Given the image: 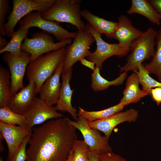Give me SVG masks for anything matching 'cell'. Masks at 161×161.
I'll return each instance as SVG.
<instances>
[{"instance_id":"obj_1","label":"cell","mask_w":161,"mask_h":161,"mask_svg":"<svg viewBox=\"0 0 161 161\" xmlns=\"http://www.w3.org/2000/svg\"><path fill=\"white\" fill-rule=\"evenodd\" d=\"M76 130L66 117L33 128L27 149V161H66L77 140Z\"/></svg>"},{"instance_id":"obj_2","label":"cell","mask_w":161,"mask_h":161,"mask_svg":"<svg viewBox=\"0 0 161 161\" xmlns=\"http://www.w3.org/2000/svg\"><path fill=\"white\" fill-rule=\"evenodd\" d=\"M66 48H62L43 55L30 62L27 68V77L29 82L36 85L37 93L44 82L54 74L64 60Z\"/></svg>"},{"instance_id":"obj_3","label":"cell","mask_w":161,"mask_h":161,"mask_svg":"<svg viewBox=\"0 0 161 161\" xmlns=\"http://www.w3.org/2000/svg\"><path fill=\"white\" fill-rule=\"evenodd\" d=\"M157 32L149 27L139 38L134 40L130 48L131 52L126 59V63L120 67V73L130 71L137 72L139 66L145 60L153 56L155 49L156 37Z\"/></svg>"},{"instance_id":"obj_4","label":"cell","mask_w":161,"mask_h":161,"mask_svg":"<svg viewBox=\"0 0 161 161\" xmlns=\"http://www.w3.org/2000/svg\"><path fill=\"white\" fill-rule=\"evenodd\" d=\"M81 1L56 0L47 10L41 13L43 18L57 23H69L78 30H85L86 24L81 18Z\"/></svg>"},{"instance_id":"obj_5","label":"cell","mask_w":161,"mask_h":161,"mask_svg":"<svg viewBox=\"0 0 161 161\" xmlns=\"http://www.w3.org/2000/svg\"><path fill=\"white\" fill-rule=\"evenodd\" d=\"M56 0H13L11 12L5 23L4 30L5 35L9 38L14 32L17 24L24 17L33 11L40 13L48 10Z\"/></svg>"},{"instance_id":"obj_6","label":"cell","mask_w":161,"mask_h":161,"mask_svg":"<svg viewBox=\"0 0 161 161\" xmlns=\"http://www.w3.org/2000/svg\"><path fill=\"white\" fill-rule=\"evenodd\" d=\"M72 42V39L69 38L55 43L53 38L48 33L38 32L34 33L32 38L27 37L25 38L21 48L22 51L30 54L31 62L40 56L64 47Z\"/></svg>"},{"instance_id":"obj_7","label":"cell","mask_w":161,"mask_h":161,"mask_svg":"<svg viewBox=\"0 0 161 161\" xmlns=\"http://www.w3.org/2000/svg\"><path fill=\"white\" fill-rule=\"evenodd\" d=\"M94 42L95 39L90 32L86 29L78 30L73 41L66 48L62 72L72 69L78 61L89 55L90 47Z\"/></svg>"},{"instance_id":"obj_8","label":"cell","mask_w":161,"mask_h":161,"mask_svg":"<svg viewBox=\"0 0 161 161\" xmlns=\"http://www.w3.org/2000/svg\"><path fill=\"white\" fill-rule=\"evenodd\" d=\"M66 120L70 125L81 133L90 152L98 155L112 151V148L109 143V138L102 136L99 131L91 128L86 120L80 117H78L76 121L72 120L67 117Z\"/></svg>"},{"instance_id":"obj_9","label":"cell","mask_w":161,"mask_h":161,"mask_svg":"<svg viewBox=\"0 0 161 161\" xmlns=\"http://www.w3.org/2000/svg\"><path fill=\"white\" fill-rule=\"evenodd\" d=\"M86 30L94 36L97 47L95 51L87 57V60L93 62L101 71L103 62L109 58L116 56L122 57L127 55L130 49L123 48L117 44H110L104 41L102 34L96 31L88 23L86 24Z\"/></svg>"},{"instance_id":"obj_10","label":"cell","mask_w":161,"mask_h":161,"mask_svg":"<svg viewBox=\"0 0 161 161\" xmlns=\"http://www.w3.org/2000/svg\"><path fill=\"white\" fill-rule=\"evenodd\" d=\"M20 26H27L30 28L36 27L44 32L52 34L59 41L69 38L74 39L77 32H69L55 21L48 20L41 16L39 12H32L19 22Z\"/></svg>"},{"instance_id":"obj_11","label":"cell","mask_w":161,"mask_h":161,"mask_svg":"<svg viewBox=\"0 0 161 161\" xmlns=\"http://www.w3.org/2000/svg\"><path fill=\"white\" fill-rule=\"evenodd\" d=\"M3 58L10 71L12 96L24 87L23 78L28 64L30 62V55L24 51L20 55L6 52Z\"/></svg>"},{"instance_id":"obj_12","label":"cell","mask_w":161,"mask_h":161,"mask_svg":"<svg viewBox=\"0 0 161 161\" xmlns=\"http://www.w3.org/2000/svg\"><path fill=\"white\" fill-rule=\"evenodd\" d=\"M25 121L24 127L32 132L35 125L43 123L50 120L63 117L53 106L47 105L39 98H36L29 111L24 115Z\"/></svg>"},{"instance_id":"obj_13","label":"cell","mask_w":161,"mask_h":161,"mask_svg":"<svg viewBox=\"0 0 161 161\" xmlns=\"http://www.w3.org/2000/svg\"><path fill=\"white\" fill-rule=\"evenodd\" d=\"M138 117V111L131 108L103 119L88 122L91 128L102 131L109 139L113 130L116 126L126 122H135Z\"/></svg>"},{"instance_id":"obj_14","label":"cell","mask_w":161,"mask_h":161,"mask_svg":"<svg viewBox=\"0 0 161 161\" xmlns=\"http://www.w3.org/2000/svg\"><path fill=\"white\" fill-rule=\"evenodd\" d=\"M1 136L7 144L8 155L7 161L10 160L25 139L32 134L24 127L5 123L0 121Z\"/></svg>"},{"instance_id":"obj_15","label":"cell","mask_w":161,"mask_h":161,"mask_svg":"<svg viewBox=\"0 0 161 161\" xmlns=\"http://www.w3.org/2000/svg\"><path fill=\"white\" fill-rule=\"evenodd\" d=\"M37 94L36 86L32 82L12 96L7 106L14 112L24 115L33 105Z\"/></svg>"},{"instance_id":"obj_16","label":"cell","mask_w":161,"mask_h":161,"mask_svg":"<svg viewBox=\"0 0 161 161\" xmlns=\"http://www.w3.org/2000/svg\"><path fill=\"white\" fill-rule=\"evenodd\" d=\"M117 23L113 39L118 41V44L121 47L130 49L133 42L140 37L143 32L134 27L131 20L123 14L118 18Z\"/></svg>"},{"instance_id":"obj_17","label":"cell","mask_w":161,"mask_h":161,"mask_svg":"<svg viewBox=\"0 0 161 161\" xmlns=\"http://www.w3.org/2000/svg\"><path fill=\"white\" fill-rule=\"evenodd\" d=\"M72 69L67 71L62 72V82L59 96L55 107L57 111L66 112L69 114L75 121L78 120L77 110L72 104V96L74 90L71 89L70 81L72 76Z\"/></svg>"},{"instance_id":"obj_18","label":"cell","mask_w":161,"mask_h":161,"mask_svg":"<svg viewBox=\"0 0 161 161\" xmlns=\"http://www.w3.org/2000/svg\"><path fill=\"white\" fill-rule=\"evenodd\" d=\"M63 61L58 65L53 75L43 83L39 93V98L50 106L56 104L58 99L62 84L60 78L63 69Z\"/></svg>"},{"instance_id":"obj_19","label":"cell","mask_w":161,"mask_h":161,"mask_svg":"<svg viewBox=\"0 0 161 161\" xmlns=\"http://www.w3.org/2000/svg\"><path fill=\"white\" fill-rule=\"evenodd\" d=\"M140 81L137 74L133 72L126 80L123 97L119 103L124 106L137 103L149 94L139 87Z\"/></svg>"},{"instance_id":"obj_20","label":"cell","mask_w":161,"mask_h":161,"mask_svg":"<svg viewBox=\"0 0 161 161\" xmlns=\"http://www.w3.org/2000/svg\"><path fill=\"white\" fill-rule=\"evenodd\" d=\"M81 14V17L96 31L101 34H104L107 38L113 39L117 22L107 20L97 16L86 9L82 10Z\"/></svg>"},{"instance_id":"obj_21","label":"cell","mask_w":161,"mask_h":161,"mask_svg":"<svg viewBox=\"0 0 161 161\" xmlns=\"http://www.w3.org/2000/svg\"><path fill=\"white\" fill-rule=\"evenodd\" d=\"M127 14H137L147 18L152 23L159 25L161 22L160 15L147 0H132Z\"/></svg>"},{"instance_id":"obj_22","label":"cell","mask_w":161,"mask_h":161,"mask_svg":"<svg viewBox=\"0 0 161 161\" xmlns=\"http://www.w3.org/2000/svg\"><path fill=\"white\" fill-rule=\"evenodd\" d=\"M99 68L95 66L91 74V88L95 92H100L107 89L111 86H117L123 84L126 79L128 72H124L116 78L109 80L102 77L100 74Z\"/></svg>"},{"instance_id":"obj_23","label":"cell","mask_w":161,"mask_h":161,"mask_svg":"<svg viewBox=\"0 0 161 161\" xmlns=\"http://www.w3.org/2000/svg\"><path fill=\"white\" fill-rule=\"evenodd\" d=\"M29 28L27 26H20L12 34L8 45L0 49V53L10 52L16 55H21L23 52L21 48L22 43L27 37Z\"/></svg>"},{"instance_id":"obj_24","label":"cell","mask_w":161,"mask_h":161,"mask_svg":"<svg viewBox=\"0 0 161 161\" xmlns=\"http://www.w3.org/2000/svg\"><path fill=\"white\" fill-rule=\"evenodd\" d=\"M125 106L120 103L108 108L98 111H88L79 107L78 117H81L88 122L103 119L122 111Z\"/></svg>"},{"instance_id":"obj_25","label":"cell","mask_w":161,"mask_h":161,"mask_svg":"<svg viewBox=\"0 0 161 161\" xmlns=\"http://www.w3.org/2000/svg\"><path fill=\"white\" fill-rule=\"evenodd\" d=\"M155 41L156 49L153 56L150 62L143 65L149 74L155 75L161 82V29L157 32Z\"/></svg>"},{"instance_id":"obj_26","label":"cell","mask_w":161,"mask_h":161,"mask_svg":"<svg viewBox=\"0 0 161 161\" xmlns=\"http://www.w3.org/2000/svg\"><path fill=\"white\" fill-rule=\"evenodd\" d=\"M10 72L7 69L0 67V107L7 106L11 97V83Z\"/></svg>"},{"instance_id":"obj_27","label":"cell","mask_w":161,"mask_h":161,"mask_svg":"<svg viewBox=\"0 0 161 161\" xmlns=\"http://www.w3.org/2000/svg\"><path fill=\"white\" fill-rule=\"evenodd\" d=\"M0 120L7 124L24 127L25 118L24 115L17 114L6 106L0 108Z\"/></svg>"},{"instance_id":"obj_28","label":"cell","mask_w":161,"mask_h":161,"mask_svg":"<svg viewBox=\"0 0 161 161\" xmlns=\"http://www.w3.org/2000/svg\"><path fill=\"white\" fill-rule=\"evenodd\" d=\"M136 73L138 77L140 84L142 86V90L149 95L151 89L161 87V82L157 81L151 77L145 69L143 64L139 66L138 71Z\"/></svg>"},{"instance_id":"obj_29","label":"cell","mask_w":161,"mask_h":161,"mask_svg":"<svg viewBox=\"0 0 161 161\" xmlns=\"http://www.w3.org/2000/svg\"><path fill=\"white\" fill-rule=\"evenodd\" d=\"M72 150V161H89L88 156L89 147L84 140H76Z\"/></svg>"},{"instance_id":"obj_30","label":"cell","mask_w":161,"mask_h":161,"mask_svg":"<svg viewBox=\"0 0 161 161\" xmlns=\"http://www.w3.org/2000/svg\"><path fill=\"white\" fill-rule=\"evenodd\" d=\"M10 9V1L8 0H0V35L6 36L4 27L5 17Z\"/></svg>"},{"instance_id":"obj_31","label":"cell","mask_w":161,"mask_h":161,"mask_svg":"<svg viewBox=\"0 0 161 161\" xmlns=\"http://www.w3.org/2000/svg\"><path fill=\"white\" fill-rule=\"evenodd\" d=\"M31 135L25 139L11 159L8 161H27L26 146Z\"/></svg>"},{"instance_id":"obj_32","label":"cell","mask_w":161,"mask_h":161,"mask_svg":"<svg viewBox=\"0 0 161 161\" xmlns=\"http://www.w3.org/2000/svg\"><path fill=\"white\" fill-rule=\"evenodd\" d=\"M98 161H128L112 151L97 155Z\"/></svg>"},{"instance_id":"obj_33","label":"cell","mask_w":161,"mask_h":161,"mask_svg":"<svg viewBox=\"0 0 161 161\" xmlns=\"http://www.w3.org/2000/svg\"><path fill=\"white\" fill-rule=\"evenodd\" d=\"M150 95L153 100L159 106L161 104V87H156L151 89Z\"/></svg>"},{"instance_id":"obj_34","label":"cell","mask_w":161,"mask_h":161,"mask_svg":"<svg viewBox=\"0 0 161 161\" xmlns=\"http://www.w3.org/2000/svg\"><path fill=\"white\" fill-rule=\"evenodd\" d=\"M160 15L161 22V0H148Z\"/></svg>"},{"instance_id":"obj_35","label":"cell","mask_w":161,"mask_h":161,"mask_svg":"<svg viewBox=\"0 0 161 161\" xmlns=\"http://www.w3.org/2000/svg\"><path fill=\"white\" fill-rule=\"evenodd\" d=\"M79 61L83 65L88 67L93 71L94 70L95 67V64L93 62L87 60L84 58L80 59Z\"/></svg>"},{"instance_id":"obj_36","label":"cell","mask_w":161,"mask_h":161,"mask_svg":"<svg viewBox=\"0 0 161 161\" xmlns=\"http://www.w3.org/2000/svg\"><path fill=\"white\" fill-rule=\"evenodd\" d=\"M9 43V42L5 38H3L2 36L0 35V49L6 46Z\"/></svg>"},{"instance_id":"obj_37","label":"cell","mask_w":161,"mask_h":161,"mask_svg":"<svg viewBox=\"0 0 161 161\" xmlns=\"http://www.w3.org/2000/svg\"><path fill=\"white\" fill-rule=\"evenodd\" d=\"M88 156L89 161H98L97 156L90 152H88Z\"/></svg>"},{"instance_id":"obj_38","label":"cell","mask_w":161,"mask_h":161,"mask_svg":"<svg viewBox=\"0 0 161 161\" xmlns=\"http://www.w3.org/2000/svg\"><path fill=\"white\" fill-rule=\"evenodd\" d=\"M73 154V150L72 149L69 153L68 157L66 161H72V156Z\"/></svg>"},{"instance_id":"obj_39","label":"cell","mask_w":161,"mask_h":161,"mask_svg":"<svg viewBox=\"0 0 161 161\" xmlns=\"http://www.w3.org/2000/svg\"><path fill=\"white\" fill-rule=\"evenodd\" d=\"M0 161H3V159L2 158V157H0Z\"/></svg>"}]
</instances>
